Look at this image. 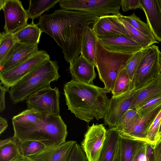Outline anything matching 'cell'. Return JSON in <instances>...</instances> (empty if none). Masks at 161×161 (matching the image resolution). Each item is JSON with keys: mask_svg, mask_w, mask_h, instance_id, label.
<instances>
[{"mask_svg": "<svg viewBox=\"0 0 161 161\" xmlns=\"http://www.w3.org/2000/svg\"><path fill=\"white\" fill-rule=\"evenodd\" d=\"M99 17L85 12L61 8L41 16L36 25L54 40L70 64L81 53L85 28L93 24Z\"/></svg>", "mask_w": 161, "mask_h": 161, "instance_id": "6da1fadb", "label": "cell"}, {"mask_svg": "<svg viewBox=\"0 0 161 161\" xmlns=\"http://www.w3.org/2000/svg\"><path fill=\"white\" fill-rule=\"evenodd\" d=\"M13 136L19 142L33 141L46 147L65 142L67 126L60 115L27 109L13 117Z\"/></svg>", "mask_w": 161, "mask_h": 161, "instance_id": "7a4b0ae2", "label": "cell"}, {"mask_svg": "<svg viewBox=\"0 0 161 161\" xmlns=\"http://www.w3.org/2000/svg\"><path fill=\"white\" fill-rule=\"evenodd\" d=\"M64 91L68 109L80 119L89 123L108 114L111 99L104 87L72 80L64 84Z\"/></svg>", "mask_w": 161, "mask_h": 161, "instance_id": "3957f363", "label": "cell"}, {"mask_svg": "<svg viewBox=\"0 0 161 161\" xmlns=\"http://www.w3.org/2000/svg\"><path fill=\"white\" fill-rule=\"evenodd\" d=\"M58 66L56 60H47L42 62L16 84L8 92L14 104L26 100L36 91L50 86V83L60 77Z\"/></svg>", "mask_w": 161, "mask_h": 161, "instance_id": "277c9868", "label": "cell"}, {"mask_svg": "<svg viewBox=\"0 0 161 161\" xmlns=\"http://www.w3.org/2000/svg\"><path fill=\"white\" fill-rule=\"evenodd\" d=\"M134 54L109 51L97 40L94 64L100 79L104 85V87L109 92L113 91L119 74L125 69Z\"/></svg>", "mask_w": 161, "mask_h": 161, "instance_id": "5b68a950", "label": "cell"}, {"mask_svg": "<svg viewBox=\"0 0 161 161\" xmlns=\"http://www.w3.org/2000/svg\"><path fill=\"white\" fill-rule=\"evenodd\" d=\"M121 0H60L62 8L87 12L99 17L120 14Z\"/></svg>", "mask_w": 161, "mask_h": 161, "instance_id": "8992f818", "label": "cell"}, {"mask_svg": "<svg viewBox=\"0 0 161 161\" xmlns=\"http://www.w3.org/2000/svg\"><path fill=\"white\" fill-rule=\"evenodd\" d=\"M59 98L58 87L52 88L51 86L43 87L27 97V109L59 115Z\"/></svg>", "mask_w": 161, "mask_h": 161, "instance_id": "52a82bcc", "label": "cell"}, {"mask_svg": "<svg viewBox=\"0 0 161 161\" xmlns=\"http://www.w3.org/2000/svg\"><path fill=\"white\" fill-rule=\"evenodd\" d=\"M159 52L158 47L155 45L148 47L141 61L132 82L135 90L142 87L160 73Z\"/></svg>", "mask_w": 161, "mask_h": 161, "instance_id": "ba28073f", "label": "cell"}, {"mask_svg": "<svg viewBox=\"0 0 161 161\" xmlns=\"http://www.w3.org/2000/svg\"><path fill=\"white\" fill-rule=\"evenodd\" d=\"M50 59L49 55L45 50H39L34 55L16 67L0 73V84L11 87L42 62Z\"/></svg>", "mask_w": 161, "mask_h": 161, "instance_id": "9c48e42d", "label": "cell"}, {"mask_svg": "<svg viewBox=\"0 0 161 161\" xmlns=\"http://www.w3.org/2000/svg\"><path fill=\"white\" fill-rule=\"evenodd\" d=\"M5 20L4 31L14 34L28 24L27 10L19 0H6L2 9Z\"/></svg>", "mask_w": 161, "mask_h": 161, "instance_id": "30bf717a", "label": "cell"}, {"mask_svg": "<svg viewBox=\"0 0 161 161\" xmlns=\"http://www.w3.org/2000/svg\"><path fill=\"white\" fill-rule=\"evenodd\" d=\"M106 130L103 124L89 126L81 144L87 161H98L106 137Z\"/></svg>", "mask_w": 161, "mask_h": 161, "instance_id": "8fae6325", "label": "cell"}, {"mask_svg": "<svg viewBox=\"0 0 161 161\" xmlns=\"http://www.w3.org/2000/svg\"><path fill=\"white\" fill-rule=\"evenodd\" d=\"M38 44L16 42L0 63V73L10 70L25 62L38 51Z\"/></svg>", "mask_w": 161, "mask_h": 161, "instance_id": "7c38bea8", "label": "cell"}, {"mask_svg": "<svg viewBox=\"0 0 161 161\" xmlns=\"http://www.w3.org/2000/svg\"><path fill=\"white\" fill-rule=\"evenodd\" d=\"M135 90L117 96H112L108 114L104 118L105 123L110 128L115 127L118 121L131 106Z\"/></svg>", "mask_w": 161, "mask_h": 161, "instance_id": "4fadbf2b", "label": "cell"}, {"mask_svg": "<svg viewBox=\"0 0 161 161\" xmlns=\"http://www.w3.org/2000/svg\"><path fill=\"white\" fill-rule=\"evenodd\" d=\"M97 37L102 46L111 52L131 54L144 49L137 42L124 35Z\"/></svg>", "mask_w": 161, "mask_h": 161, "instance_id": "5bb4252c", "label": "cell"}, {"mask_svg": "<svg viewBox=\"0 0 161 161\" xmlns=\"http://www.w3.org/2000/svg\"><path fill=\"white\" fill-rule=\"evenodd\" d=\"M92 25V29L97 37L124 35L129 37L125 26L117 15L109 14L99 17Z\"/></svg>", "mask_w": 161, "mask_h": 161, "instance_id": "9a60e30c", "label": "cell"}, {"mask_svg": "<svg viewBox=\"0 0 161 161\" xmlns=\"http://www.w3.org/2000/svg\"><path fill=\"white\" fill-rule=\"evenodd\" d=\"M161 110L160 105L147 116L140 118L135 123L118 132L120 136L130 140L146 142L148 131L154 120Z\"/></svg>", "mask_w": 161, "mask_h": 161, "instance_id": "2e32d148", "label": "cell"}, {"mask_svg": "<svg viewBox=\"0 0 161 161\" xmlns=\"http://www.w3.org/2000/svg\"><path fill=\"white\" fill-rule=\"evenodd\" d=\"M76 142L69 141L58 145L46 147L28 157L33 161H67Z\"/></svg>", "mask_w": 161, "mask_h": 161, "instance_id": "e0dca14e", "label": "cell"}, {"mask_svg": "<svg viewBox=\"0 0 161 161\" xmlns=\"http://www.w3.org/2000/svg\"><path fill=\"white\" fill-rule=\"evenodd\" d=\"M161 96V74L142 87L135 90L130 108L136 109L147 101Z\"/></svg>", "mask_w": 161, "mask_h": 161, "instance_id": "ac0fdd59", "label": "cell"}, {"mask_svg": "<svg viewBox=\"0 0 161 161\" xmlns=\"http://www.w3.org/2000/svg\"><path fill=\"white\" fill-rule=\"evenodd\" d=\"M147 24L155 39L161 42V0H141Z\"/></svg>", "mask_w": 161, "mask_h": 161, "instance_id": "d6986e66", "label": "cell"}, {"mask_svg": "<svg viewBox=\"0 0 161 161\" xmlns=\"http://www.w3.org/2000/svg\"><path fill=\"white\" fill-rule=\"evenodd\" d=\"M94 64L90 63L81 55L70 64V72L73 80L87 84H93L96 76Z\"/></svg>", "mask_w": 161, "mask_h": 161, "instance_id": "ffe728a7", "label": "cell"}, {"mask_svg": "<svg viewBox=\"0 0 161 161\" xmlns=\"http://www.w3.org/2000/svg\"><path fill=\"white\" fill-rule=\"evenodd\" d=\"M97 41V36L92 29L90 26L85 27L82 36L80 54L93 64Z\"/></svg>", "mask_w": 161, "mask_h": 161, "instance_id": "44dd1931", "label": "cell"}, {"mask_svg": "<svg viewBox=\"0 0 161 161\" xmlns=\"http://www.w3.org/2000/svg\"><path fill=\"white\" fill-rule=\"evenodd\" d=\"M119 136L115 127L106 130V138L98 161H113Z\"/></svg>", "mask_w": 161, "mask_h": 161, "instance_id": "7402d4cb", "label": "cell"}, {"mask_svg": "<svg viewBox=\"0 0 161 161\" xmlns=\"http://www.w3.org/2000/svg\"><path fill=\"white\" fill-rule=\"evenodd\" d=\"M42 31L32 20L20 30L14 34L17 42L30 44H38Z\"/></svg>", "mask_w": 161, "mask_h": 161, "instance_id": "603a6c76", "label": "cell"}, {"mask_svg": "<svg viewBox=\"0 0 161 161\" xmlns=\"http://www.w3.org/2000/svg\"><path fill=\"white\" fill-rule=\"evenodd\" d=\"M117 16L119 20L125 26L129 37L138 43L143 48H147L154 44L158 43L155 39L144 35L133 27L120 14Z\"/></svg>", "mask_w": 161, "mask_h": 161, "instance_id": "cb8c5ba5", "label": "cell"}, {"mask_svg": "<svg viewBox=\"0 0 161 161\" xmlns=\"http://www.w3.org/2000/svg\"><path fill=\"white\" fill-rule=\"evenodd\" d=\"M60 0H40L29 1V6L27 10L29 18L33 20L41 16L44 12L53 8Z\"/></svg>", "mask_w": 161, "mask_h": 161, "instance_id": "d4e9b609", "label": "cell"}, {"mask_svg": "<svg viewBox=\"0 0 161 161\" xmlns=\"http://www.w3.org/2000/svg\"><path fill=\"white\" fill-rule=\"evenodd\" d=\"M134 89L125 69L120 73L116 80L113 91V96H117Z\"/></svg>", "mask_w": 161, "mask_h": 161, "instance_id": "484cf974", "label": "cell"}, {"mask_svg": "<svg viewBox=\"0 0 161 161\" xmlns=\"http://www.w3.org/2000/svg\"><path fill=\"white\" fill-rule=\"evenodd\" d=\"M13 137L11 142L0 147V161H10L21 154L19 142Z\"/></svg>", "mask_w": 161, "mask_h": 161, "instance_id": "4316f807", "label": "cell"}, {"mask_svg": "<svg viewBox=\"0 0 161 161\" xmlns=\"http://www.w3.org/2000/svg\"><path fill=\"white\" fill-rule=\"evenodd\" d=\"M140 116L135 109H129L118 121L115 128L120 132L135 123L140 118Z\"/></svg>", "mask_w": 161, "mask_h": 161, "instance_id": "83f0119b", "label": "cell"}, {"mask_svg": "<svg viewBox=\"0 0 161 161\" xmlns=\"http://www.w3.org/2000/svg\"><path fill=\"white\" fill-rule=\"evenodd\" d=\"M120 136L121 161H132L138 141Z\"/></svg>", "mask_w": 161, "mask_h": 161, "instance_id": "f1b7e54d", "label": "cell"}, {"mask_svg": "<svg viewBox=\"0 0 161 161\" xmlns=\"http://www.w3.org/2000/svg\"><path fill=\"white\" fill-rule=\"evenodd\" d=\"M147 48L143 49L134 53L125 68L132 83L141 61Z\"/></svg>", "mask_w": 161, "mask_h": 161, "instance_id": "f546056e", "label": "cell"}, {"mask_svg": "<svg viewBox=\"0 0 161 161\" xmlns=\"http://www.w3.org/2000/svg\"><path fill=\"white\" fill-rule=\"evenodd\" d=\"M16 42L14 34L5 31L0 33V63L4 59Z\"/></svg>", "mask_w": 161, "mask_h": 161, "instance_id": "4dcf8cb0", "label": "cell"}, {"mask_svg": "<svg viewBox=\"0 0 161 161\" xmlns=\"http://www.w3.org/2000/svg\"><path fill=\"white\" fill-rule=\"evenodd\" d=\"M122 16L133 27L144 35L152 38L155 39L149 25L147 23L140 19L135 13L128 16Z\"/></svg>", "mask_w": 161, "mask_h": 161, "instance_id": "1f68e13d", "label": "cell"}, {"mask_svg": "<svg viewBox=\"0 0 161 161\" xmlns=\"http://www.w3.org/2000/svg\"><path fill=\"white\" fill-rule=\"evenodd\" d=\"M161 122V110L154 120L148 131L146 143L154 146L158 143L160 139L159 129Z\"/></svg>", "mask_w": 161, "mask_h": 161, "instance_id": "d6a6232c", "label": "cell"}, {"mask_svg": "<svg viewBox=\"0 0 161 161\" xmlns=\"http://www.w3.org/2000/svg\"><path fill=\"white\" fill-rule=\"evenodd\" d=\"M21 153L24 156L28 157L46 147L42 143L33 141H26L19 142Z\"/></svg>", "mask_w": 161, "mask_h": 161, "instance_id": "836d02e7", "label": "cell"}, {"mask_svg": "<svg viewBox=\"0 0 161 161\" xmlns=\"http://www.w3.org/2000/svg\"><path fill=\"white\" fill-rule=\"evenodd\" d=\"M161 105V96L150 100L135 109L141 118L144 117Z\"/></svg>", "mask_w": 161, "mask_h": 161, "instance_id": "e575fe53", "label": "cell"}, {"mask_svg": "<svg viewBox=\"0 0 161 161\" xmlns=\"http://www.w3.org/2000/svg\"><path fill=\"white\" fill-rule=\"evenodd\" d=\"M67 161H87L81 146L76 142L74 145Z\"/></svg>", "mask_w": 161, "mask_h": 161, "instance_id": "d590c367", "label": "cell"}, {"mask_svg": "<svg viewBox=\"0 0 161 161\" xmlns=\"http://www.w3.org/2000/svg\"><path fill=\"white\" fill-rule=\"evenodd\" d=\"M120 5L124 12L131 9L142 8L141 0H121Z\"/></svg>", "mask_w": 161, "mask_h": 161, "instance_id": "8d00e7d4", "label": "cell"}, {"mask_svg": "<svg viewBox=\"0 0 161 161\" xmlns=\"http://www.w3.org/2000/svg\"><path fill=\"white\" fill-rule=\"evenodd\" d=\"M9 88L0 84V112H2L6 109L5 102V94L8 91Z\"/></svg>", "mask_w": 161, "mask_h": 161, "instance_id": "74e56055", "label": "cell"}, {"mask_svg": "<svg viewBox=\"0 0 161 161\" xmlns=\"http://www.w3.org/2000/svg\"><path fill=\"white\" fill-rule=\"evenodd\" d=\"M155 161H161V143L158 142L153 148Z\"/></svg>", "mask_w": 161, "mask_h": 161, "instance_id": "f35d334b", "label": "cell"}, {"mask_svg": "<svg viewBox=\"0 0 161 161\" xmlns=\"http://www.w3.org/2000/svg\"><path fill=\"white\" fill-rule=\"evenodd\" d=\"M8 121L5 118L0 117V135L8 127Z\"/></svg>", "mask_w": 161, "mask_h": 161, "instance_id": "ab89813d", "label": "cell"}, {"mask_svg": "<svg viewBox=\"0 0 161 161\" xmlns=\"http://www.w3.org/2000/svg\"><path fill=\"white\" fill-rule=\"evenodd\" d=\"M10 161H33L29 157L25 156L22 154L18 156Z\"/></svg>", "mask_w": 161, "mask_h": 161, "instance_id": "60d3db41", "label": "cell"}, {"mask_svg": "<svg viewBox=\"0 0 161 161\" xmlns=\"http://www.w3.org/2000/svg\"><path fill=\"white\" fill-rule=\"evenodd\" d=\"M139 141H138L132 161H139L138 156L139 153Z\"/></svg>", "mask_w": 161, "mask_h": 161, "instance_id": "b9f144b4", "label": "cell"}, {"mask_svg": "<svg viewBox=\"0 0 161 161\" xmlns=\"http://www.w3.org/2000/svg\"><path fill=\"white\" fill-rule=\"evenodd\" d=\"M147 161H155L154 157V154L152 155L147 157Z\"/></svg>", "mask_w": 161, "mask_h": 161, "instance_id": "7bdbcfd3", "label": "cell"}, {"mask_svg": "<svg viewBox=\"0 0 161 161\" xmlns=\"http://www.w3.org/2000/svg\"><path fill=\"white\" fill-rule=\"evenodd\" d=\"M6 0H0V10H1L5 4Z\"/></svg>", "mask_w": 161, "mask_h": 161, "instance_id": "ee69618b", "label": "cell"}, {"mask_svg": "<svg viewBox=\"0 0 161 161\" xmlns=\"http://www.w3.org/2000/svg\"><path fill=\"white\" fill-rule=\"evenodd\" d=\"M159 62L160 69V73L161 74V52H160V51L159 52Z\"/></svg>", "mask_w": 161, "mask_h": 161, "instance_id": "f6af8a7d", "label": "cell"}, {"mask_svg": "<svg viewBox=\"0 0 161 161\" xmlns=\"http://www.w3.org/2000/svg\"><path fill=\"white\" fill-rule=\"evenodd\" d=\"M161 133V122L160 125L159 129V134L160 136V134Z\"/></svg>", "mask_w": 161, "mask_h": 161, "instance_id": "bcb514c9", "label": "cell"}, {"mask_svg": "<svg viewBox=\"0 0 161 161\" xmlns=\"http://www.w3.org/2000/svg\"><path fill=\"white\" fill-rule=\"evenodd\" d=\"M158 142L161 143V135H160V140H159V142Z\"/></svg>", "mask_w": 161, "mask_h": 161, "instance_id": "7dc6e473", "label": "cell"}, {"mask_svg": "<svg viewBox=\"0 0 161 161\" xmlns=\"http://www.w3.org/2000/svg\"><path fill=\"white\" fill-rule=\"evenodd\" d=\"M161 135V133L160 134V135Z\"/></svg>", "mask_w": 161, "mask_h": 161, "instance_id": "c3c4849f", "label": "cell"}]
</instances>
